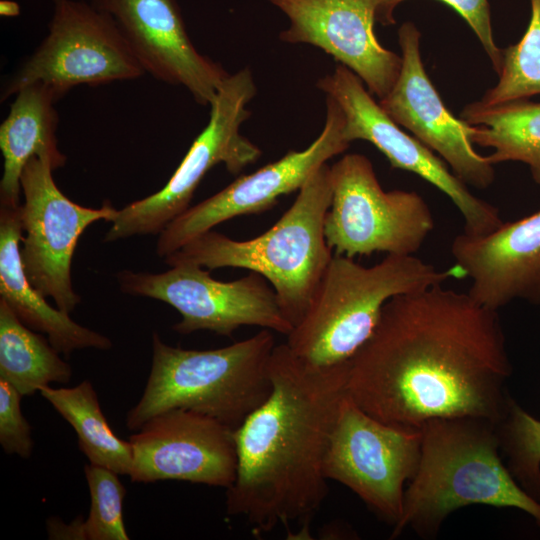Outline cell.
Listing matches in <instances>:
<instances>
[{
	"label": "cell",
	"mask_w": 540,
	"mask_h": 540,
	"mask_svg": "<svg viewBox=\"0 0 540 540\" xmlns=\"http://www.w3.org/2000/svg\"><path fill=\"white\" fill-rule=\"evenodd\" d=\"M316 85L341 108L344 139L348 143L370 142L393 168L417 174L442 191L460 212L464 233L485 235L503 224L497 207L472 194L443 159L402 131L365 89L363 81L346 66H337Z\"/></svg>",
	"instance_id": "13"
},
{
	"label": "cell",
	"mask_w": 540,
	"mask_h": 540,
	"mask_svg": "<svg viewBox=\"0 0 540 540\" xmlns=\"http://www.w3.org/2000/svg\"><path fill=\"white\" fill-rule=\"evenodd\" d=\"M451 254L480 305L498 311L514 300L540 304V210L485 235L462 232Z\"/></svg>",
	"instance_id": "19"
},
{
	"label": "cell",
	"mask_w": 540,
	"mask_h": 540,
	"mask_svg": "<svg viewBox=\"0 0 540 540\" xmlns=\"http://www.w3.org/2000/svg\"><path fill=\"white\" fill-rule=\"evenodd\" d=\"M418 469L405 489L391 538L412 528L438 534L445 519L470 505L515 508L540 526V501L526 492L502 461L498 424L484 418L433 419L421 428Z\"/></svg>",
	"instance_id": "3"
},
{
	"label": "cell",
	"mask_w": 540,
	"mask_h": 540,
	"mask_svg": "<svg viewBox=\"0 0 540 540\" xmlns=\"http://www.w3.org/2000/svg\"><path fill=\"white\" fill-rule=\"evenodd\" d=\"M130 436L132 482L177 480L228 489L237 470L234 430L201 413L169 410Z\"/></svg>",
	"instance_id": "15"
},
{
	"label": "cell",
	"mask_w": 540,
	"mask_h": 540,
	"mask_svg": "<svg viewBox=\"0 0 540 540\" xmlns=\"http://www.w3.org/2000/svg\"><path fill=\"white\" fill-rule=\"evenodd\" d=\"M330 170L325 237L334 254L415 255L435 226L424 198L414 191H385L362 154L344 155Z\"/></svg>",
	"instance_id": "8"
},
{
	"label": "cell",
	"mask_w": 540,
	"mask_h": 540,
	"mask_svg": "<svg viewBox=\"0 0 540 540\" xmlns=\"http://www.w3.org/2000/svg\"><path fill=\"white\" fill-rule=\"evenodd\" d=\"M420 36L412 22L399 28L401 71L379 104L394 122L436 152L466 185L486 189L495 180L494 165L474 149L470 140L473 125L448 110L429 79L420 54Z\"/></svg>",
	"instance_id": "16"
},
{
	"label": "cell",
	"mask_w": 540,
	"mask_h": 540,
	"mask_svg": "<svg viewBox=\"0 0 540 540\" xmlns=\"http://www.w3.org/2000/svg\"><path fill=\"white\" fill-rule=\"evenodd\" d=\"M498 432L511 474L540 501V420L511 399Z\"/></svg>",
	"instance_id": "27"
},
{
	"label": "cell",
	"mask_w": 540,
	"mask_h": 540,
	"mask_svg": "<svg viewBox=\"0 0 540 540\" xmlns=\"http://www.w3.org/2000/svg\"><path fill=\"white\" fill-rule=\"evenodd\" d=\"M90 492V510L85 522L78 520L61 528L66 538L128 540L123 520L126 490L114 471L89 463L84 467Z\"/></svg>",
	"instance_id": "26"
},
{
	"label": "cell",
	"mask_w": 540,
	"mask_h": 540,
	"mask_svg": "<svg viewBox=\"0 0 540 540\" xmlns=\"http://www.w3.org/2000/svg\"><path fill=\"white\" fill-rule=\"evenodd\" d=\"M512 366L498 311L438 284L391 298L349 363L347 395L366 413L420 429L433 419L499 424Z\"/></svg>",
	"instance_id": "1"
},
{
	"label": "cell",
	"mask_w": 540,
	"mask_h": 540,
	"mask_svg": "<svg viewBox=\"0 0 540 540\" xmlns=\"http://www.w3.org/2000/svg\"><path fill=\"white\" fill-rule=\"evenodd\" d=\"M38 392L73 427L79 448L90 463L117 474H130L131 443L117 437L110 428L89 381H82L70 388L46 385L40 387Z\"/></svg>",
	"instance_id": "24"
},
{
	"label": "cell",
	"mask_w": 540,
	"mask_h": 540,
	"mask_svg": "<svg viewBox=\"0 0 540 540\" xmlns=\"http://www.w3.org/2000/svg\"><path fill=\"white\" fill-rule=\"evenodd\" d=\"M421 442V429L384 423L346 395L325 455V477L349 488L381 520L395 526L405 484L419 466Z\"/></svg>",
	"instance_id": "11"
},
{
	"label": "cell",
	"mask_w": 540,
	"mask_h": 540,
	"mask_svg": "<svg viewBox=\"0 0 540 540\" xmlns=\"http://www.w3.org/2000/svg\"><path fill=\"white\" fill-rule=\"evenodd\" d=\"M344 115L326 96V119L320 135L304 150H291L251 174L241 175L227 187L171 221L159 234L156 254L165 258L195 237L232 218L263 213L283 196L299 191L332 157L350 145L343 137Z\"/></svg>",
	"instance_id": "14"
},
{
	"label": "cell",
	"mask_w": 540,
	"mask_h": 540,
	"mask_svg": "<svg viewBox=\"0 0 540 540\" xmlns=\"http://www.w3.org/2000/svg\"><path fill=\"white\" fill-rule=\"evenodd\" d=\"M71 376L70 365L49 339L26 326L0 299V378L27 396L52 382L68 383Z\"/></svg>",
	"instance_id": "23"
},
{
	"label": "cell",
	"mask_w": 540,
	"mask_h": 540,
	"mask_svg": "<svg viewBox=\"0 0 540 540\" xmlns=\"http://www.w3.org/2000/svg\"><path fill=\"white\" fill-rule=\"evenodd\" d=\"M0 12L4 16H15L19 14V6L12 1H1Z\"/></svg>",
	"instance_id": "30"
},
{
	"label": "cell",
	"mask_w": 540,
	"mask_h": 540,
	"mask_svg": "<svg viewBox=\"0 0 540 540\" xmlns=\"http://www.w3.org/2000/svg\"><path fill=\"white\" fill-rule=\"evenodd\" d=\"M170 267L157 274L122 270L116 278L125 294L153 298L176 309L182 319L172 329L182 335L209 330L231 337L242 326H257L286 336L292 331L274 289L262 275L250 272L223 282L199 265Z\"/></svg>",
	"instance_id": "10"
},
{
	"label": "cell",
	"mask_w": 540,
	"mask_h": 540,
	"mask_svg": "<svg viewBox=\"0 0 540 540\" xmlns=\"http://www.w3.org/2000/svg\"><path fill=\"white\" fill-rule=\"evenodd\" d=\"M531 17L522 38L502 49L497 84L481 102L487 105L540 95V0H530Z\"/></svg>",
	"instance_id": "25"
},
{
	"label": "cell",
	"mask_w": 540,
	"mask_h": 540,
	"mask_svg": "<svg viewBox=\"0 0 540 540\" xmlns=\"http://www.w3.org/2000/svg\"><path fill=\"white\" fill-rule=\"evenodd\" d=\"M91 4L111 16L145 73L184 86L197 103L210 106L229 74L194 47L176 0Z\"/></svg>",
	"instance_id": "18"
},
{
	"label": "cell",
	"mask_w": 540,
	"mask_h": 540,
	"mask_svg": "<svg viewBox=\"0 0 540 540\" xmlns=\"http://www.w3.org/2000/svg\"><path fill=\"white\" fill-rule=\"evenodd\" d=\"M274 347L268 329L210 350L172 347L154 332L151 371L140 400L126 415V426L137 431L157 414L185 409L235 430L271 392Z\"/></svg>",
	"instance_id": "6"
},
{
	"label": "cell",
	"mask_w": 540,
	"mask_h": 540,
	"mask_svg": "<svg viewBox=\"0 0 540 540\" xmlns=\"http://www.w3.org/2000/svg\"><path fill=\"white\" fill-rule=\"evenodd\" d=\"M145 71L110 15L91 3L53 0L48 34L1 88V101L41 82L64 95L78 85L133 80Z\"/></svg>",
	"instance_id": "9"
},
{
	"label": "cell",
	"mask_w": 540,
	"mask_h": 540,
	"mask_svg": "<svg viewBox=\"0 0 540 540\" xmlns=\"http://www.w3.org/2000/svg\"><path fill=\"white\" fill-rule=\"evenodd\" d=\"M451 278H466L456 263L438 270L415 255L387 254L375 265L364 266L352 257L334 254L286 344L313 366L348 363L371 337L391 298Z\"/></svg>",
	"instance_id": "5"
},
{
	"label": "cell",
	"mask_w": 540,
	"mask_h": 540,
	"mask_svg": "<svg viewBox=\"0 0 540 540\" xmlns=\"http://www.w3.org/2000/svg\"><path fill=\"white\" fill-rule=\"evenodd\" d=\"M48 158L32 157L21 175L24 203L20 205L23 231L21 257L30 283L53 298L66 313L80 303L71 280L77 242L85 229L99 220L112 222L118 209L106 200L100 208L81 206L57 187Z\"/></svg>",
	"instance_id": "12"
},
{
	"label": "cell",
	"mask_w": 540,
	"mask_h": 540,
	"mask_svg": "<svg viewBox=\"0 0 540 540\" xmlns=\"http://www.w3.org/2000/svg\"><path fill=\"white\" fill-rule=\"evenodd\" d=\"M256 92L249 68L229 74L210 104L207 126L169 181L156 193L119 209L104 241L160 234L190 207L194 192L209 170L222 163L229 173L237 175L256 162L261 149L240 132L242 123L251 115L247 105Z\"/></svg>",
	"instance_id": "7"
},
{
	"label": "cell",
	"mask_w": 540,
	"mask_h": 540,
	"mask_svg": "<svg viewBox=\"0 0 540 540\" xmlns=\"http://www.w3.org/2000/svg\"><path fill=\"white\" fill-rule=\"evenodd\" d=\"M460 118L473 125V145L493 149L487 156L490 163H524L540 186V102L520 99L487 105L478 100L466 105Z\"/></svg>",
	"instance_id": "22"
},
{
	"label": "cell",
	"mask_w": 540,
	"mask_h": 540,
	"mask_svg": "<svg viewBox=\"0 0 540 540\" xmlns=\"http://www.w3.org/2000/svg\"><path fill=\"white\" fill-rule=\"evenodd\" d=\"M404 0H379L376 10V21L383 25L395 23L393 11ZM452 7L466 20L480 40L485 52L492 62L496 73L499 72L502 49L493 38L490 7L488 0H440Z\"/></svg>",
	"instance_id": "28"
},
{
	"label": "cell",
	"mask_w": 540,
	"mask_h": 540,
	"mask_svg": "<svg viewBox=\"0 0 540 540\" xmlns=\"http://www.w3.org/2000/svg\"><path fill=\"white\" fill-rule=\"evenodd\" d=\"M20 205H0V299L26 326L46 334L51 345L65 356L84 348H111L109 338L53 308L28 280L19 245L23 239Z\"/></svg>",
	"instance_id": "20"
},
{
	"label": "cell",
	"mask_w": 540,
	"mask_h": 540,
	"mask_svg": "<svg viewBox=\"0 0 540 540\" xmlns=\"http://www.w3.org/2000/svg\"><path fill=\"white\" fill-rule=\"evenodd\" d=\"M331 198V170L326 163L308 179L292 205L263 234L234 240L210 230L163 258L164 263L256 272L272 286L284 316L294 328L303 319L334 255L325 237V218Z\"/></svg>",
	"instance_id": "4"
},
{
	"label": "cell",
	"mask_w": 540,
	"mask_h": 540,
	"mask_svg": "<svg viewBox=\"0 0 540 540\" xmlns=\"http://www.w3.org/2000/svg\"><path fill=\"white\" fill-rule=\"evenodd\" d=\"M349 363L318 367L275 345L269 361L272 389L234 430L237 470L226 489V512L253 531L298 525L308 536L328 492L324 461L341 403Z\"/></svg>",
	"instance_id": "2"
},
{
	"label": "cell",
	"mask_w": 540,
	"mask_h": 540,
	"mask_svg": "<svg viewBox=\"0 0 540 540\" xmlns=\"http://www.w3.org/2000/svg\"><path fill=\"white\" fill-rule=\"evenodd\" d=\"M10 111L0 125V149L3 175L0 181V205H20L21 175L34 156L48 158L54 169L62 167L66 156L57 146L59 122L54 104L60 95L51 86L36 82L21 88Z\"/></svg>",
	"instance_id": "21"
},
{
	"label": "cell",
	"mask_w": 540,
	"mask_h": 540,
	"mask_svg": "<svg viewBox=\"0 0 540 540\" xmlns=\"http://www.w3.org/2000/svg\"><path fill=\"white\" fill-rule=\"evenodd\" d=\"M268 1L289 19L280 40L322 49L355 73L379 100L390 92L402 57L384 48L374 33L379 0Z\"/></svg>",
	"instance_id": "17"
},
{
	"label": "cell",
	"mask_w": 540,
	"mask_h": 540,
	"mask_svg": "<svg viewBox=\"0 0 540 540\" xmlns=\"http://www.w3.org/2000/svg\"><path fill=\"white\" fill-rule=\"evenodd\" d=\"M21 397L13 385L0 378V444L7 454L29 458L33 441L21 410Z\"/></svg>",
	"instance_id": "29"
}]
</instances>
